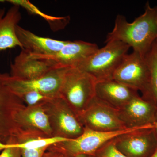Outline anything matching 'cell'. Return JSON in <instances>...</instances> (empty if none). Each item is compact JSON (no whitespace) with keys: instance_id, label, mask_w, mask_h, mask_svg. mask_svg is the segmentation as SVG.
<instances>
[{"instance_id":"1","label":"cell","mask_w":157,"mask_h":157,"mask_svg":"<svg viewBox=\"0 0 157 157\" xmlns=\"http://www.w3.org/2000/svg\"><path fill=\"white\" fill-rule=\"evenodd\" d=\"M157 39V5L151 7L147 2L144 13L132 22H128L124 15H117L114 28L107 34L105 43L121 41L145 56Z\"/></svg>"},{"instance_id":"2","label":"cell","mask_w":157,"mask_h":157,"mask_svg":"<svg viewBox=\"0 0 157 157\" xmlns=\"http://www.w3.org/2000/svg\"><path fill=\"white\" fill-rule=\"evenodd\" d=\"M97 80L88 73L69 68L64 76L59 96L77 117L86 109L96 97Z\"/></svg>"},{"instance_id":"3","label":"cell","mask_w":157,"mask_h":157,"mask_svg":"<svg viewBox=\"0 0 157 157\" xmlns=\"http://www.w3.org/2000/svg\"><path fill=\"white\" fill-rule=\"evenodd\" d=\"M105 46L76 67L93 76L97 82L111 79L114 71L130 48L120 41H109Z\"/></svg>"},{"instance_id":"4","label":"cell","mask_w":157,"mask_h":157,"mask_svg":"<svg viewBox=\"0 0 157 157\" xmlns=\"http://www.w3.org/2000/svg\"><path fill=\"white\" fill-rule=\"evenodd\" d=\"M140 128L108 132L94 131L84 128V132L80 136L55 144L48 149L58 151L63 157H76L79 155L95 156L98 151L107 142L120 135Z\"/></svg>"},{"instance_id":"5","label":"cell","mask_w":157,"mask_h":157,"mask_svg":"<svg viewBox=\"0 0 157 157\" xmlns=\"http://www.w3.org/2000/svg\"><path fill=\"white\" fill-rule=\"evenodd\" d=\"M42 106L48 116L53 137L74 139L84 132L77 115L61 97L49 98Z\"/></svg>"},{"instance_id":"6","label":"cell","mask_w":157,"mask_h":157,"mask_svg":"<svg viewBox=\"0 0 157 157\" xmlns=\"http://www.w3.org/2000/svg\"><path fill=\"white\" fill-rule=\"evenodd\" d=\"M150 74L145 56L134 51L124 56L116 69L112 78L140 91L146 98L149 87Z\"/></svg>"},{"instance_id":"7","label":"cell","mask_w":157,"mask_h":157,"mask_svg":"<svg viewBox=\"0 0 157 157\" xmlns=\"http://www.w3.org/2000/svg\"><path fill=\"white\" fill-rule=\"evenodd\" d=\"M84 128L99 132H113L126 128L117 109L95 97L86 109L78 116Z\"/></svg>"},{"instance_id":"8","label":"cell","mask_w":157,"mask_h":157,"mask_svg":"<svg viewBox=\"0 0 157 157\" xmlns=\"http://www.w3.org/2000/svg\"><path fill=\"white\" fill-rule=\"evenodd\" d=\"M113 140L117 148L128 157H150L157 149L154 124L127 132Z\"/></svg>"},{"instance_id":"9","label":"cell","mask_w":157,"mask_h":157,"mask_svg":"<svg viewBox=\"0 0 157 157\" xmlns=\"http://www.w3.org/2000/svg\"><path fill=\"white\" fill-rule=\"evenodd\" d=\"M9 74L0 73V137H18L22 131L15 120L17 111L25 106L22 101L6 85Z\"/></svg>"},{"instance_id":"10","label":"cell","mask_w":157,"mask_h":157,"mask_svg":"<svg viewBox=\"0 0 157 157\" xmlns=\"http://www.w3.org/2000/svg\"><path fill=\"white\" fill-rule=\"evenodd\" d=\"M68 68L53 69L39 78L22 80L11 77L6 78V85L16 95L29 91H36L49 98L59 96L64 76Z\"/></svg>"},{"instance_id":"11","label":"cell","mask_w":157,"mask_h":157,"mask_svg":"<svg viewBox=\"0 0 157 157\" xmlns=\"http://www.w3.org/2000/svg\"><path fill=\"white\" fill-rule=\"evenodd\" d=\"M99 48L95 43L81 40L67 41L56 53L50 56L28 55L30 57L45 61L53 69L76 67Z\"/></svg>"},{"instance_id":"12","label":"cell","mask_w":157,"mask_h":157,"mask_svg":"<svg viewBox=\"0 0 157 157\" xmlns=\"http://www.w3.org/2000/svg\"><path fill=\"white\" fill-rule=\"evenodd\" d=\"M157 109L156 103L138 94L117 111L125 128H133L154 124Z\"/></svg>"},{"instance_id":"13","label":"cell","mask_w":157,"mask_h":157,"mask_svg":"<svg viewBox=\"0 0 157 157\" xmlns=\"http://www.w3.org/2000/svg\"><path fill=\"white\" fill-rule=\"evenodd\" d=\"M21 130L29 134L53 137L48 116L42 105L25 106L20 109L15 117Z\"/></svg>"},{"instance_id":"14","label":"cell","mask_w":157,"mask_h":157,"mask_svg":"<svg viewBox=\"0 0 157 157\" xmlns=\"http://www.w3.org/2000/svg\"><path fill=\"white\" fill-rule=\"evenodd\" d=\"M16 34L22 45L21 49L30 55H52L60 50L67 42L37 36L18 25Z\"/></svg>"},{"instance_id":"15","label":"cell","mask_w":157,"mask_h":157,"mask_svg":"<svg viewBox=\"0 0 157 157\" xmlns=\"http://www.w3.org/2000/svg\"><path fill=\"white\" fill-rule=\"evenodd\" d=\"M138 94L136 90L112 79L98 81L96 84V97L117 109Z\"/></svg>"},{"instance_id":"16","label":"cell","mask_w":157,"mask_h":157,"mask_svg":"<svg viewBox=\"0 0 157 157\" xmlns=\"http://www.w3.org/2000/svg\"><path fill=\"white\" fill-rule=\"evenodd\" d=\"M10 68V76L22 80L39 78L53 69L45 61L30 57L22 49L14 59Z\"/></svg>"},{"instance_id":"17","label":"cell","mask_w":157,"mask_h":157,"mask_svg":"<svg viewBox=\"0 0 157 157\" xmlns=\"http://www.w3.org/2000/svg\"><path fill=\"white\" fill-rule=\"evenodd\" d=\"M21 18L19 6H13L7 11L0 9V51L16 47L22 48L16 34Z\"/></svg>"},{"instance_id":"18","label":"cell","mask_w":157,"mask_h":157,"mask_svg":"<svg viewBox=\"0 0 157 157\" xmlns=\"http://www.w3.org/2000/svg\"><path fill=\"white\" fill-rule=\"evenodd\" d=\"M145 57L150 74L148 94L145 98L157 104V39Z\"/></svg>"},{"instance_id":"19","label":"cell","mask_w":157,"mask_h":157,"mask_svg":"<svg viewBox=\"0 0 157 157\" xmlns=\"http://www.w3.org/2000/svg\"><path fill=\"white\" fill-rule=\"evenodd\" d=\"M7 2L11 4L13 6H17L24 8L27 11L31 14L39 15L47 20L52 24H54L56 22L59 23L66 26L69 22L70 18L69 17H55L54 16L46 15L42 11H40L37 7L33 5L29 1L27 0H8L6 1Z\"/></svg>"},{"instance_id":"20","label":"cell","mask_w":157,"mask_h":157,"mask_svg":"<svg viewBox=\"0 0 157 157\" xmlns=\"http://www.w3.org/2000/svg\"><path fill=\"white\" fill-rule=\"evenodd\" d=\"M26 106L33 107L42 105L49 98L42 93L36 91H29L21 93L17 96Z\"/></svg>"},{"instance_id":"21","label":"cell","mask_w":157,"mask_h":157,"mask_svg":"<svg viewBox=\"0 0 157 157\" xmlns=\"http://www.w3.org/2000/svg\"><path fill=\"white\" fill-rule=\"evenodd\" d=\"M106 143L96 153V157H128L116 147L113 140Z\"/></svg>"},{"instance_id":"22","label":"cell","mask_w":157,"mask_h":157,"mask_svg":"<svg viewBox=\"0 0 157 157\" xmlns=\"http://www.w3.org/2000/svg\"><path fill=\"white\" fill-rule=\"evenodd\" d=\"M47 147L33 149H20L21 157H43Z\"/></svg>"},{"instance_id":"23","label":"cell","mask_w":157,"mask_h":157,"mask_svg":"<svg viewBox=\"0 0 157 157\" xmlns=\"http://www.w3.org/2000/svg\"><path fill=\"white\" fill-rule=\"evenodd\" d=\"M4 150L0 155V157H21L20 149L9 146L7 144H3Z\"/></svg>"},{"instance_id":"24","label":"cell","mask_w":157,"mask_h":157,"mask_svg":"<svg viewBox=\"0 0 157 157\" xmlns=\"http://www.w3.org/2000/svg\"><path fill=\"white\" fill-rule=\"evenodd\" d=\"M43 157H63V156L58 151L48 149Z\"/></svg>"},{"instance_id":"25","label":"cell","mask_w":157,"mask_h":157,"mask_svg":"<svg viewBox=\"0 0 157 157\" xmlns=\"http://www.w3.org/2000/svg\"><path fill=\"white\" fill-rule=\"evenodd\" d=\"M154 125L155 132L157 138V109L156 113L155 116V120Z\"/></svg>"},{"instance_id":"26","label":"cell","mask_w":157,"mask_h":157,"mask_svg":"<svg viewBox=\"0 0 157 157\" xmlns=\"http://www.w3.org/2000/svg\"><path fill=\"white\" fill-rule=\"evenodd\" d=\"M3 144H4V143L0 141V151H3V150H4V148H3Z\"/></svg>"},{"instance_id":"27","label":"cell","mask_w":157,"mask_h":157,"mask_svg":"<svg viewBox=\"0 0 157 157\" xmlns=\"http://www.w3.org/2000/svg\"><path fill=\"white\" fill-rule=\"evenodd\" d=\"M150 157H157V149L155 151V152L153 154V155Z\"/></svg>"},{"instance_id":"28","label":"cell","mask_w":157,"mask_h":157,"mask_svg":"<svg viewBox=\"0 0 157 157\" xmlns=\"http://www.w3.org/2000/svg\"><path fill=\"white\" fill-rule=\"evenodd\" d=\"M88 155H79L76 156V157H87Z\"/></svg>"},{"instance_id":"29","label":"cell","mask_w":157,"mask_h":157,"mask_svg":"<svg viewBox=\"0 0 157 157\" xmlns=\"http://www.w3.org/2000/svg\"><path fill=\"white\" fill-rule=\"evenodd\" d=\"M87 157H96L95 156L88 155Z\"/></svg>"}]
</instances>
